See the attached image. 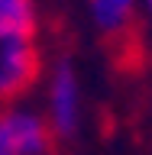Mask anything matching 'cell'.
Returning <instances> with one entry per match:
<instances>
[{
	"label": "cell",
	"mask_w": 152,
	"mask_h": 155,
	"mask_svg": "<svg viewBox=\"0 0 152 155\" xmlns=\"http://www.w3.org/2000/svg\"><path fill=\"white\" fill-rule=\"evenodd\" d=\"M39 78L36 29H16L0 23V107L23 97Z\"/></svg>",
	"instance_id": "cell-1"
},
{
	"label": "cell",
	"mask_w": 152,
	"mask_h": 155,
	"mask_svg": "<svg viewBox=\"0 0 152 155\" xmlns=\"http://www.w3.org/2000/svg\"><path fill=\"white\" fill-rule=\"evenodd\" d=\"M55 133L42 113L26 107L0 110V155H52Z\"/></svg>",
	"instance_id": "cell-2"
},
{
	"label": "cell",
	"mask_w": 152,
	"mask_h": 155,
	"mask_svg": "<svg viewBox=\"0 0 152 155\" xmlns=\"http://www.w3.org/2000/svg\"><path fill=\"white\" fill-rule=\"evenodd\" d=\"M81 81H78L75 65L62 58L52 68V78H49L46 87V120L52 126L55 139H71L81 126Z\"/></svg>",
	"instance_id": "cell-3"
},
{
	"label": "cell",
	"mask_w": 152,
	"mask_h": 155,
	"mask_svg": "<svg viewBox=\"0 0 152 155\" xmlns=\"http://www.w3.org/2000/svg\"><path fill=\"white\" fill-rule=\"evenodd\" d=\"M136 10H139V0H87L91 23H94V29L100 36H107V39L130 36Z\"/></svg>",
	"instance_id": "cell-4"
},
{
	"label": "cell",
	"mask_w": 152,
	"mask_h": 155,
	"mask_svg": "<svg viewBox=\"0 0 152 155\" xmlns=\"http://www.w3.org/2000/svg\"><path fill=\"white\" fill-rule=\"evenodd\" d=\"M0 23L16 29H36V3L32 0H0Z\"/></svg>",
	"instance_id": "cell-5"
},
{
	"label": "cell",
	"mask_w": 152,
	"mask_h": 155,
	"mask_svg": "<svg viewBox=\"0 0 152 155\" xmlns=\"http://www.w3.org/2000/svg\"><path fill=\"white\" fill-rule=\"evenodd\" d=\"M139 3L146 7V13H149V19H152V0H139Z\"/></svg>",
	"instance_id": "cell-6"
}]
</instances>
